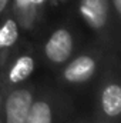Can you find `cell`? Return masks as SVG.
I'll return each instance as SVG.
<instances>
[{
	"label": "cell",
	"instance_id": "obj_11",
	"mask_svg": "<svg viewBox=\"0 0 121 123\" xmlns=\"http://www.w3.org/2000/svg\"><path fill=\"white\" fill-rule=\"evenodd\" d=\"M1 96H3V83L0 80V102H1Z\"/></svg>",
	"mask_w": 121,
	"mask_h": 123
},
{
	"label": "cell",
	"instance_id": "obj_9",
	"mask_svg": "<svg viewBox=\"0 0 121 123\" xmlns=\"http://www.w3.org/2000/svg\"><path fill=\"white\" fill-rule=\"evenodd\" d=\"M11 4H13V0H0V22L9 13V10L11 9Z\"/></svg>",
	"mask_w": 121,
	"mask_h": 123
},
{
	"label": "cell",
	"instance_id": "obj_6",
	"mask_svg": "<svg viewBox=\"0 0 121 123\" xmlns=\"http://www.w3.org/2000/svg\"><path fill=\"white\" fill-rule=\"evenodd\" d=\"M37 86L23 82L7 89L0 102V123H23L34 100Z\"/></svg>",
	"mask_w": 121,
	"mask_h": 123
},
{
	"label": "cell",
	"instance_id": "obj_1",
	"mask_svg": "<svg viewBox=\"0 0 121 123\" xmlns=\"http://www.w3.org/2000/svg\"><path fill=\"white\" fill-rule=\"evenodd\" d=\"M113 50L94 40L83 50H77L73 57L60 67L57 86L67 90H78L98 80L107 64L110 63Z\"/></svg>",
	"mask_w": 121,
	"mask_h": 123
},
{
	"label": "cell",
	"instance_id": "obj_8",
	"mask_svg": "<svg viewBox=\"0 0 121 123\" xmlns=\"http://www.w3.org/2000/svg\"><path fill=\"white\" fill-rule=\"evenodd\" d=\"M22 27L14 12L10 9L9 13L0 22V70L19 47Z\"/></svg>",
	"mask_w": 121,
	"mask_h": 123
},
{
	"label": "cell",
	"instance_id": "obj_10",
	"mask_svg": "<svg viewBox=\"0 0 121 123\" xmlns=\"http://www.w3.org/2000/svg\"><path fill=\"white\" fill-rule=\"evenodd\" d=\"M73 123H94V120H93V117L91 116H88V117H81V119H77L76 122Z\"/></svg>",
	"mask_w": 121,
	"mask_h": 123
},
{
	"label": "cell",
	"instance_id": "obj_2",
	"mask_svg": "<svg viewBox=\"0 0 121 123\" xmlns=\"http://www.w3.org/2000/svg\"><path fill=\"white\" fill-rule=\"evenodd\" d=\"M95 85L94 112L91 115L94 123H120L121 83L117 57H111Z\"/></svg>",
	"mask_w": 121,
	"mask_h": 123
},
{
	"label": "cell",
	"instance_id": "obj_3",
	"mask_svg": "<svg viewBox=\"0 0 121 123\" xmlns=\"http://www.w3.org/2000/svg\"><path fill=\"white\" fill-rule=\"evenodd\" d=\"M73 113L71 97L59 86L36 90L34 100L23 123H67Z\"/></svg>",
	"mask_w": 121,
	"mask_h": 123
},
{
	"label": "cell",
	"instance_id": "obj_4",
	"mask_svg": "<svg viewBox=\"0 0 121 123\" xmlns=\"http://www.w3.org/2000/svg\"><path fill=\"white\" fill-rule=\"evenodd\" d=\"M77 12L95 40L110 50L117 43L114 33H118V22L114 17L110 0H78Z\"/></svg>",
	"mask_w": 121,
	"mask_h": 123
},
{
	"label": "cell",
	"instance_id": "obj_7",
	"mask_svg": "<svg viewBox=\"0 0 121 123\" xmlns=\"http://www.w3.org/2000/svg\"><path fill=\"white\" fill-rule=\"evenodd\" d=\"M36 69V55L33 49L19 52V47L0 70V80L3 83V93L7 89L27 82Z\"/></svg>",
	"mask_w": 121,
	"mask_h": 123
},
{
	"label": "cell",
	"instance_id": "obj_5",
	"mask_svg": "<svg viewBox=\"0 0 121 123\" xmlns=\"http://www.w3.org/2000/svg\"><path fill=\"white\" fill-rule=\"evenodd\" d=\"M78 50V34L73 26L60 25L46 37L41 55L51 67H61Z\"/></svg>",
	"mask_w": 121,
	"mask_h": 123
}]
</instances>
